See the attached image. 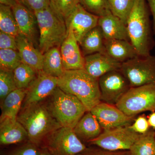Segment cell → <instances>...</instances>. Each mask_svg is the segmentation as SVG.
Here are the masks:
<instances>
[{"label":"cell","mask_w":155,"mask_h":155,"mask_svg":"<svg viewBox=\"0 0 155 155\" xmlns=\"http://www.w3.org/2000/svg\"><path fill=\"white\" fill-rule=\"evenodd\" d=\"M17 119L27 131L28 141L39 147L50 134L62 127L43 101L21 108Z\"/></svg>","instance_id":"cell-1"},{"label":"cell","mask_w":155,"mask_h":155,"mask_svg":"<svg viewBox=\"0 0 155 155\" xmlns=\"http://www.w3.org/2000/svg\"><path fill=\"white\" fill-rule=\"evenodd\" d=\"M58 84L63 91L78 98L87 111H91L101 102L98 78L84 69L65 70L58 78Z\"/></svg>","instance_id":"cell-2"},{"label":"cell","mask_w":155,"mask_h":155,"mask_svg":"<svg viewBox=\"0 0 155 155\" xmlns=\"http://www.w3.org/2000/svg\"><path fill=\"white\" fill-rule=\"evenodd\" d=\"M126 26L130 42L139 55H150L154 43V34L145 0H136Z\"/></svg>","instance_id":"cell-3"},{"label":"cell","mask_w":155,"mask_h":155,"mask_svg":"<svg viewBox=\"0 0 155 155\" xmlns=\"http://www.w3.org/2000/svg\"><path fill=\"white\" fill-rule=\"evenodd\" d=\"M48 102L49 110L62 127L74 128L84 114L86 108L78 98L57 87Z\"/></svg>","instance_id":"cell-4"},{"label":"cell","mask_w":155,"mask_h":155,"mask_svg":"<svg viewBox=\"0 0 155 155\" xmlns=\"http://www.w3.org/2000/svg\"><path fill=\"white\" fill-rule=\"evenodd\" d=\"M39 29V49L43 54L50 49L61 47L67 35L66 22L50 7L34 12Z\"/></svg>","instance_id":"cell-5"},{"label":"cell","mask_w":155,"mask_h":155,"mask_svg":"<svg viewBox=\"0 0 155 155\" xmlns=\"http://www.w3.org/2000/svg\"><path fill=\"white\" fill-rule=\"evenodd\" d=\"M116 106L128 116L155 111V83L130 87Z\"/></svg>","instance_id":"cell-6"},{"label":"cell","mask_w":155,"mask_h":155,"mask_svg":"<svg viewBox=\"0 0 155 155\" xmlns=\"http://www.w3.org/2000/svg\"><path fill=\"white\" fill-rule=\"evenodd\" d=\"M41 147L46 148L52 155H77L87 148L73 128L65 127L50 134Z\"/></svg>","instance_id":"cell-7"},{"label":"cell","mask_w":155,"mask_h":155,"mask_svg":"<svg viewBox=\"0 0 155 155\" xmlns=\"http://www.w3.org/2000/svg\"><path fill=\"white\" fill-rule=\"evenodd\" d=\"M120 70L131 87L155 83V56H137L122 63Z\"/></svg>","instance_id":"cell-8"},{"label":"cell","mask_w":155,"mask_h":155,"mask_svg":"<svg viewBox=\"0 0 155 155\" xmlns=\"http://www.w3.org/2000/svg\"><path fill=\"white\" fill-rule=\"evenodd\" d=\"M129 126L103 130L98 137L88 143L108 150H129L140 135Z\"/></svg>","instance_id":"cell-9"},{"label":"cell","mask_w":155,"mask_h":155,"mask_svg":"<svg viewBox=\"0 0 155 155\" xmlns=\"http://www.w3.org/2000/svg\"><path fill=\"white\" fill-rule=\"evenodd\" d=\"M101 101L116 105L129 89V81L121 70L106 73L98 78Z\"/></svg>","instance_id":"cell-10"},{"label":"cell","mask_w":155,"mask_h":155,"mask_svg":"<svg viewBox=\"0 0 155 155\" xmlns=\"http://www.w3.org/2000/svg\"><path fill=\"white\" fill-rule=\"evenodd\" d=\"M97 119L103 130H110L133 123L136 116H128L116 105L101 102L91 111Z\"/></svg>","instance_id":"cell-11"},{"label":"cell","mask_w":155,"mask_h":155,"mask_svg":"<svg viewBox=\"0 0 155 155\" xmlns=\"http://www.w3.org/2000/svg\"><path fill=\"white\" fill-rule=\"evenodd\" d=\"M58 82V78L47 75L42 71L38 72L36 77L26 89L22 108L43 101L57 88Z\"/></svg>","instance_id":"cell-12"},{"label":"cell","mask_w":155,"mask_h":155,"mask_svg":"<svg viewBox=\"0 0 155 155\" xmlns=\"http://www.w3.org/2000/svg\"><path fill=\"white\" fill-rule=\"evenodd\" d=\"M98 16L91 14L81 5H78L65 20L67 28L72 29L79 43L90 31L97 26Z\"/></svg>","instance_id":"cell-13"},{"label":"cell","mask_w":155,"mask_h":155,"mask_svg":"<svg viewBox=\"0 0 155 155\" xmlns=\"http://www.w3.org/2000/svg\"><path fill=\"white\" fill-rule=\"evenodd\" d=\"M67 35L60 47L65 70L84 69V58L79 43L72 29L67 28Z\"/></svg>","instance_id":"cell-14"},{"label":"cell","mask_w":155,"mask_h":155,"mask_svg":"<svg viewBox=\"0 0 155 155\" xmlns=\"http://www.w3.org/2000/svg\"><path fill=\"white\" fill-rule=\"evenodd\" d=\"M84 69L87 73L99 78L108 72L121 69L122 63L106 53H97L84 57Z\"/></svg>","instance_id":"cell-15"},{"label":"cell","mask_w":155,"mask_h":155,"mask_svg":"<svg viewBox=\"0 0 155 155\" xmlns=\"http://www.w3.org/2000/svg\"><path fill=\"white\" fill-rule=\"evenodd\" d=\"M11 8L17 21L19 34L25 37L35 46L38 23L34 12L25 7L20 2Z\"/></svg>","instance_id":"cell-16"},{"label":"cell","mask_w":155,"mask_h":155,"mask_svg":"<svg viewBox=\"0 0 155 155\" xmlns=\"http://www.w3.org/2000/svg\"><path fill=\"white\" fill-rule=\"evenodd\" d=\"M98 25L101 29L105 39L130 41L126 25L110 11L99 17Z\"/></svg>","instance_id":"cell-17"},{"label":"cell","mask_w":155,"mask_h":155,"mask_svg":"<svg viewBox=\"0 0 155 155\" xmlns=\"http://www.w3.org/2000/svg\"><path fill=\"white\" fill-rule=\"evenodd\" d=\"M28 141L24 127L17 119H6L0 122V144L9 145Z\"/></svg>","instance_id":"cell-18"},{"label":"cell","mask_w":155,"mask_h":155,"mask_svg":"<svg viewBox=\"0 0 155 155\" xmlns=\"http://www.w3.org/2000/svg\"><path fill=\"white\" fill-rule=\"evenodd\" d=\"M16 39L17 51L22 63L30 66L38 72L42 71L43 54L23 35L19 34L16 37Z\"/></svg>","instance_id":"cell-19"},{"label":"cell","mask_w":155,"mask_h":155,"mask_svg":"<svg viewBox=\"0 0 155 155\" xmlns=\"http://www.w3.org/2000/svg\"><path fill=\"white\" fill-rule=\"evenodd\" d=\"M73 130L84 143H88L97 138L103 131L97 119L91 111H87L84 114Z\"/></svg>","instance_id":"cell-20"},{"label":"cell","mask_w":155,"mask_h":155,"mask_svg":"<svg viewBox=\"0 0 155 155\" xmlns=\"http://www.w3.org/2000/svg\"><path fill=\"white\" fill-rule=\"evenodd\" d=\"M104 47L108 55L122 64L139 55L131 43L127 41L105 39Z\"/></svg>","instance_id":"cell-21"},{"label":"cell","mask_w":155,"mask_h":155,"mask_svg":"<svg viewBox=\"0 0 155 155\" xmlns=\"http://www.w3.org/2000/svg\"><path fill=\"white\" fill-rule=\"evenodd\" d=\"M26 94V89H17L9 94L1 103L0 122L6 119H17Z\"/></svg>","instance_id":"cell-22"},{"label":"cell","mask_w":155,"mask_h":155,"mask_svg":"<svg viewBox=\"0 0 155 155\" xmlns=\"http://www.w3.org/2000/svg\"><path fill=\"white\" fill-rule=\"evenodd\" d=\"M105 38L101 28L97 25L84 35L79 43L84 57L97 53H106Z\"/></svg>","instance_id":"cell-23"},{"label":"cell","mask_w":155,"mask_h":155,"mask_svg":"<svg viewBox=\"0 0 155 155\" xmlns=\"http://www.w3.org/2000/svg\"><path fill=\"white\" fill-rule=\"evenodd\" d=\"M42 71L47 75L58 78L64 74L65 69L60 48H52L43 54Z\"/></svg>","instance_id":"cell-24"},{"label":"cell","mask_w":155,"mask_h":155,"mask_svg":"<svg viewBox=\"0 0 155 155\" xmlns=\"http://www.w3.org/2000/svg\"><path fill=\"white\" fill-rule=\"evenodd\" d=\"M155 130L150 128L140 134L129 150L130 155H155Z\"/></svg>","instance_id":"cell-25"},{"label":"cell","mask_w":155,"mask_h":155,"mask_svg":"<svg viewBox=\"0 0 155 155\" xmlns=\"http://www.w3.org/2000/svg\"><path fill=\"white\" fill-rule=\"evenodd\" d=\"M0 30L15 37L19 34L12 8L2 4H0Z\"/></svg>","instance_id":"cell-26"},{"label":"cell","mask_w":155,"mask_h":155,"mask_svg":"<svg viewBox=\"0 0 155 155\" xmlns=\"http://www.w3.org/2000/svg\"><path fill=\"white\" fill-rule=\"evenodd\" d=\"M37 73L30 66L21 63L14 70V80L17 89H27Z\"/></svg>","instance_id":"cell-27"},{"label":"cell","mask_w":155,"mask_h":155,"mask_svg":"<svg viewBox=\"0 0 155 155\" xmlns=\"http://www.w3.org/2000/svg\"><path fill=\"white\" fill-rule=\"evenodd\" d=\"M136 0H108L110 11L126 25Z\"/></svg>","instance_id":"cell-28"},{"label":"cell","mask_w":155,"mask_h":155,"mask_svg":"<svg viewBox=\"0 0 155 155\" xmlns=\"http://www.w3.org/2000/svg\"><path fill=\"white\" fill-rule=\"evenodd\" d=\"M17 88L14 80V71L0 69L1 103L7 96Z\"/></svg>","instance_id":"cell-29"},{"label":"cell","mask_w":155,"mask_h":155,"mask_svg":"<svg viewBox=\"0 0 155 155\" xmlns=\"http://www.w3.org/2000/svg\"><path fill=\"white\" fill-rule=\"evenodd\" d=\"M22 63L17 50L0 49V67L2 69L14 71Z\"/></svg>","instance_id":"cell-30"},{"label":"cell","mask_w":155,"mask_h":155,"mask_svg":"<svg viewBox=\"0 0 155 155\" xmlns=\"http://www.w3.org/2000/svg\"><path fill=\"white\" fill-rule=\"evenodd\" d=\"M50 7L61 19L65 21L80 0H49Z\"/></svg>","instance_id":"cell-31"},{"label":"cell","mask_w":155,"mask_h":155,"mask_svg":"<svg viewBox=\"0 0 155 155\" xmlns=\"http://www.w3.org/2000/svg\"><path fill=\"white\" fill-rule=\"evenodd\" d=\"M80 4L87 11L99 17L110 11L108 0H80Z\"/></svg>","instance_id":"cell-32"},{"label":"cell","mask_w":155,"mask_h":155,"mask_svg":"<svg viewBox=\"0 0 155 155\" xmlns=\"http://www.w3.org/2000/svg\"><path fill=\"white\" fill-rule=\"evenodd\" d=\"M40 149L41 147L28 141L6 155H38Z\"/></svg>","instance_id":"cell-33"},{"label":"cell","mask_w":155,"mask_h":155,"mask_svg":"<svg viewBox=\"0 0 155 155\" xmlns=\"http://www.w3.org/2000/svg\"><path fill=\"white\" fill-rule=\"evenodd\" d=\"M77 155H130L129 150L110 151L97 147H87L80 153Z\"/></svg>","instance_id":"cell-34"},{"label":"cell","mask_w":155,"mask_h":155,"mask_svg":"<svg viewBox=\"0 0 155 155\" xmlns=\"http://www.w3.org/2000/svg\"><path fill=\"white\" fill-rule=\"evenodd\" d=\"M130 129L140 134L147 133L150 128L147 118L144 115L139 116L136 118L133 123L129 126Z\"/></svg>","instance_id":"cell-35"},{"label":"cell","mask_w":155,"mask_h":155,"mask_svg":"<svg viewBox=\"0 0 155 155\" xmlns=\"http://www.w3.org/2000/svg\"><path fill=\"white\" fill-rule=\"evenodd\" d=\"M17 50L16 37L0 31V49Z\"/></svg>","instance_id":"cell-36"},{"label":"cell","mask_w":155,"mask_h":155,"mask_svg":"<svg viewBox=\"0 0 155 155\" xmlns=\"http://www.w3.org/2000/svg\"><path fill=\"white\" fill-rule=\"evenodd\" d=\"M20 2L34 12L50 7L49 0H19Z\"/></svg>","instance_id":"cell-37"},{"label":"cell","mask_w":155,"mask_h":155,"mask_svg":"<svg viewBox=\"0 0 155 155\" xmlns=\"http://www.w3.org/2000/svg\"><path fill=\"white\" fill-rule=\"evenodd\" d=\"M150 10L153 16V32L155 35V0H147Z\"/></svg>","instance_id":"cell-38"},{"label":"cell","mask_w":155,"mask_h":155,"mask_svg":"<svg viewBox=\"0 0 155 155\" xmlns=\"http://www.w3.org/2000/svg\"><path fill=\"white\" fill-rule=\"evenodd\" d=\"M19 2V0H0V4L12 8Z\"/></svg>","instance_id":"cell-39"},{"label":"cell","mask_w":155,"mask_h":155,"mask_svg":"<svg viewBox=\"0 0 155 155\" xmlns=\"http://www.w3.org/2000/svg\"><path fill=\"white\" fill-rule=\"evenodd\" d=\"M147 119L150 127L155 130V111L151 112L148 116Z\"/></svg>","instance_id":"cell-40"},{"label":"cell","mask_w":155,"mask_h":155,"mask_svg":"<svg viewBox=\"0 0 155 155\" xmlns=\"http://www.w3.org/2000/svg\"><path fill=\"white\" fill-rule=\"evenodd\" d=\"M38 155H52L47 149L45 147H41L40 151Z\"/></svg>","instance_id":"cell-41"},{"label":"cell","mask_w":155,"mask_h":155,"mask_svg":"<svg viewBox=\"0 0 155 155\" xmlns=\"http://www.w3.org/2000/svg\"></svg>","instance_id":"cell-42"}]
</instances>
